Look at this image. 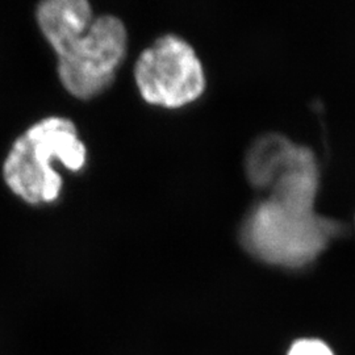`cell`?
Instances as JSON below:
<instances>
[{
    "mask_svg": "<svg viewBox=\"0 0 355 355\" xmlns=\"http://www.w3.org/2000/svg\"><path fill=\"white\" fill-rule=\"evenodd\" d=\"M287 355H334L331 347L320 338H299L292 343Z\"/></svg>",
    "mask_w": 355,
    "mask_h": 355,
    "instance_id": "8992f818",
    "label": "cell"
},
{
    "mask_svg": "<svg viewBox=\"0 0 355 355\" xmlns=\"http://www.w3.org/2000/svg\"><path fill=\"white\" fill-rule=\"evenodd\" d=\"M299 148V145L278 135L265 136L257 141L246 162L250 182L257 187H271L274 180L290 166Z\"/></svg>",
    "mask_w": 355,
    "mask_h": 355,
    "instance_id": "5b68a950",
    "label": "cell"
},
{
    "mask_svg": "<svg viewBox=\"0 0 355 355\" xmlns=\"http://www.w3.org/2000/svg\"><path fill=\"white\" fill-rule=\"evenodd\" d=\"M135 78L146 102L167 108L196 101L205 87L200 60L187 41L174 35L157 40L141 54Z\"/></svg>",
    "mask_w": 355,
    "mask_h": 355,
    "instance_id": "277c9868",
    "label": "cell"
},
{
    "mask_svg": "<svg viewBox=\"0 0 355 355\" xmlns=\"http://www.w3.org/2000/svg\"><path fill=\"white\" fill-rule=\"evenodd\" d=\"M38 26L58 57L64 89L89 99L108 87L127 53V29L104 15L94 19L86 0H48L38 6Z\"/></svg>",
    "mask_w": 355,
    "mask_h": 355,
    "instance_id": "6da1fadb",
    "label": "cell"
},
{
    "mask_svg": "<svg viewBox=\"0 0 355 355\" xmlns=\"http://www.w3.org/2000/svg\"><path fill=\"white\" fill-rule=\"evenodd\" d=\"M54 161L73 171L86 164V146L74 123L64 117L41 120L15 141L3 166L4 180L28 203H51L62 187V179L53 168Z\"/></svg>",
    "mask_w": 355,
    "mask_h": 355,
    "instance_id": "3957f363",
    "label": "cell"
},
{
    "mask_svg": "<svg viewBox=\"0 0 355 355\" xmlns=\"http://www.w3.org/2000/svg\"><path fill=\"white\" fill-rule=\"evenodd\" d=\"M318 180L292 174L282 178L258 204L242 229L245 248L275 266L297 268L315 261L338 232V224L316 214Z\"/></svg>",
    "mask_w": 355,
    "mask_h": 355,
    "instance_id": "7a4b0ae2",
    "label": "cell"
}]
</instances>
